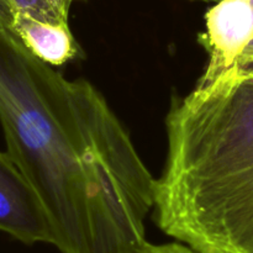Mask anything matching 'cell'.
Returning a JSON list of instances; mask_svg holds the SVG:
<instances>
[{
    "instance_id": "1",
    "label": "cell",
    "mask_w": 253,
    "mask_h": 253,
    "mask_svg": "<svg viewBox=\"0 0 253 253\" xmlns=\"http://www.w3.org/2000/svg\"><path fill=\"white\" fill-rule=\"evenodd\" d=\"M6 152L39 195L61 253H140L156 182L103 94L0 30Z\"/></svg>"
},
{
    "instance_id": "2",
    "label": "cell",
    "mask_w": 253,
    "mask_h": 253,
    "mask_svg": "<svg viewBox=\"0 0 253 253\" xmlns=\"http://www.w3.org/2000/svg\"><path fill=\"white\" fill-rule=\"evenodd\" d=\"M155 219L200 253H253V73L237 66L174 98Z\"/></svg>"
},
{
    "instance_id": "3",
    "label": "cell",
    "mask_w": 253,
    "mask_h": 253,
    "mask_svg": "<svg viewBox=\"0 0 253 253\" xmlns=\"http://www.w3.org/2000/svg\"><path fill=\"white\" fill-rule=\"evenodd\" d=\"M205 21L204 44L210 58L198 84L211 83L239 63L253 37V5L250 0H220Z\"/></svg>"
},
{
    "instance_id": "4",
    "label": "cell",
    "mask_w": 253,
    "mask_h": 253,
    "mask_svg": "<svg viewBox=\"0 0 253 253\" xmlns=\"http://www.w3.org/2000/svg\"><path fill=\"white\" fill-rule=\"evenodd\" d=\"M0 231L26 245L52 244L39 195L7 152L0 151Z\"/></svg>"
},
{
    "instance_id": "5",
    "label": "cell",
    "mask_w": 253,
    "mask_h": 253,
    "mask_svg": "<svg viewBox=\"0 0 253 253\" xmlns=\"http://www.w3.org/2000/svg\"><path fill=\"white\" fill-rule=\"evenodd\" d=\"M11 32L34 56L52 67L62 66L79 53V46L68 24H54L15 14Z\"/></svg>"
},
{
    "instance_id": "6",
    "label": "cell",
    "mask_w": 253,
    "mask_h": 253,
    "mask_svg": "<svg viewBox=\"0 0 253 253\" xmlns=\"http://www.w3.org/2000/svg\"><path fill=\"white\" fill-rule=\"evenodd\" d=\"M15 14H24L41 21L68 24V20L56 11L47 0H10Z\"/></svg>"
},
{
    "instance_id": "7",
    "label": "cell",
    "mask_w": 253,
    "mask_h": 253,
    "mask_svg": "<svg viewBox=\"0 0 253 253\" xmlns=\"http://www.w3.org/2000/svg\"><path fill=\"white\" fill-rule=\"evenodd\" d=\"M140 253H200L187 245L180 244H166V245H152L146 244Z\"/></svg>"
},
{
    "instance_id": "8",
    "label": "cell",
    "mask_w": 253,
    "mask_h": 253,
    "mask_svg": "<svg viewBox=\"0 0 253 253\" xmlns=\"http://www.w3.org/2000/svg\"><path fill=\"white\" fill-rule=\"evenodd\" d=\"M15 10L10 0H0V30H12Z\"/></svg>"
},
{
    "instance_id": "9",
    "label": "cell",
    "mask_w": 253,
    "mask_h": 253,
    "mask_svg": "<svg viewBox=\"0 0 253 253\" xmlns=\"http://www.w3.org/2000/svg\"><path fill=\"white\" fill-rule=\"evenodd\" d=\"M47 1L56 9V11L58 12L59 15H62L64 19L68 20L69 9L66 4V0H47Z\"/></svg>"
},
{
    "instance_id": "10",
    "label": "cell",
    "mask_w": 253,
    "mask_h": 253,
    "mask_svg": "<svg viewBox=\"0 0 253 253\" xmlns=\"http://www.w3.org/2000/svg\"><path fill=\"white\" fill-rule=\"evenodd\" d=\"M253 61V37L251 40V42L249 43V46L246 47V49L242 53L241 58H240L239 63L237 64H241V63H247V62H252ZM236 64V66H237Z\"/></svg>"
},
{
    "instance_id": "11",
    "label": "cell",
    "mask_w": 253,
    "mask_h": 253,
    "mask_svg": "<svg viewBox=\"0 0 253 253\" xmlns=\"http://www.w3.org/2000/svg\"><path fill=\"white\" fill-rule=\"evenodd\" d=\"M241 71L247 72V73H253V61L252 62H247V63H241V64H237Z\"/></svg>"
},
{
    "instance_id": "12",
    "label": "cell",
    "mask_w": 253,
    "mask_h": 253,
    "mask_svg": "<svg viewBox=\"0 0 253 253\" xmlns=\"http://www.w3.org/2000/svg\"><path fill=\"white\" fill-rule=\"evenodd\" d=\"M74 1H78V0H66V4L67 6H68V9H71V5L73 4Z\"/></svg>"
},
{
    "instance_id": "13",
    "label": "cell",
    "mask_w": 253,
    "mask_h": 253,
    "mask_svg": "<svg viewBox=\"0 0 253 253\" xmlns=\"http://www.w3.org/2000/svg\"><path fill=\"white\" fill-rule=\"evenodd\" d=\"M199 1H207V2H217L220 0H199Z\"/></svg>"
},
{
    "instance_id": "14",
    "label": "cell",
    "mask_w": 253,
    "mask_h": 253,
    "mask_svg": "<svg viewBox=\"0 0 253 253\" xmlns=\"http://www.w3.org/2000/svg\"><path fill=\"white\" fill-rule=\"evenodd\" d=\"M250 1H251V4L253 5V0H250Z\"/></svg>"
}]
</instances>
